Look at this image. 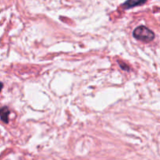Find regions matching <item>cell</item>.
Returning <instances> with one entry per match:
<instances>
[{
	"mask_svg": "<svg viewBox=\"0 0 160 160\" xmlns=\"http://www.w3.org/2000/svg\"><path fill=\"white\" fill-rule=\"evenodd\" d=\"M3 88V84L2 82H0V92H1L2 89Z\"/></svg>",
	"mask_w": 160,
	"mask_h": 160,
	"instance_id": "cell-4",
	"label": "cell"
},
{
	"mask_svg": "<svg viewBox=\"0 0 160 160\" xmlns=\"http://www.w3.org/2000/svg\"><path fill=\"white\" fill-rule=\"evenodd\" d=\"M10 113L7 107H3L0 109V118L5 123H9V115Z\"/></svg>",
	"mask_w": 160,
	"mask_h": 160,
	"instance_id": "cell-3",
	"label": "cell"
},
{
	"mask_svg": "<svg viewBox=\"0 0 160 160\" xmlns=\"http://www.w3.org/2000/svg\"><path fill=\"white\" fill-rule=\"evenodd\" d=\"M133 36L136 39L144 42H150L155 38V34L147 27L138 26L133 31Z\"/></svg>",
	"mask_w": 160,
	"mask_h": 160,
	"instance_id": "cell-1",
	"label": "cell"
},
{
	"mask_svg": "<svg viewBox=\"0 0 160 160\" xmlns=\"http://www.w3.org/2000/svg\"><path fill=\"white\" fill-rule=\"evenodd\" d=\"M147 2V0H127L123 4V6L125 9H130V8L135 7V6H141Z\"/></svg>",
	"mask_w": 160,
	"mask_h": 160,
	"instance_id": "cell-2",
	"label": "cell"
}]
</instances>
